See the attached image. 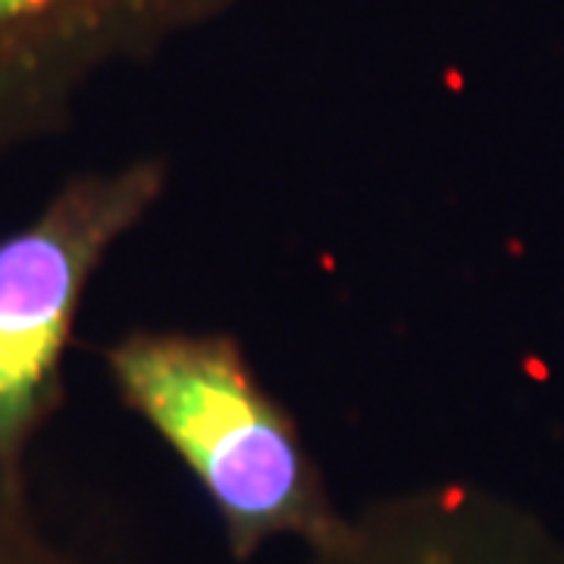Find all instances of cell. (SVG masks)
<instances>
[{
    "label": "cell",
    "instance_id": "cell-3",
    "mask_svg": "<svg viewBox=\"0 0 564 564\" xmlns=\"http://www.w3.org/2000/svg\"><path fill=\"white\" fill-rule=\"evenodd\" d=\"M304 564H564L462 489H414L367 505L307 545Z\"/></svg>",
    "mask_w": 564,
    "mask_h": 564
},
{
    "label": "cell",
    "instance_id": "cell-4",
    "mask_svg": "<svg viewBox=\"0 0 564 564\" xmlns=\"http://www.w3.org/2000/svg\"><path fill=\"white\" fill-rule=\"evenodd\" d=\"M0 564H88L44 518L25 464L0 462Z\"/></svg>",
    "mask_w": 564,
    "mask_h": 564
},
{
    "label": "cell",
    "instance_id": "cell-5",
    "mask_svg": "<svg viewBox=\"0 0 564 564\" xmlns=\"http://www.w3.org/2000/svg\"><path fill=\"white\" fill-rule=\"evenodd\" d=\"M39 7H61V10H85L91 0H32Z\"/></svg>",
    "mask_w": 564,
    "mask_h": 564
},
{
    "label": "cell",
    "instance_id": "cell-1",
    "mask_svg": "<svg viewBox=\"0 0 564 564\" xmlns=\"http://www.w3.org/2000/svg\"><path fill=\"white\" fill-rule=\"evenodd\" d=\"M107 364L122 402L198 480L236 558L276 540L307 549L339 527L295 423L254 383L236 345L148 333L113 345Z\"/></svg>",
    "mask_w": 564,
    "mask_h": 564
},
{
    "label": "cell",
    "instance_id": "cell-2",
    "mask_svg": "<svg viewBox=\"0 0 564 564\" xmlns=\"http://www.w3.org/2000/svg\"><path fill=\"white\" fill-rule=\"evenodd\" d=\"M158 185L148 163L85 173L0 242V462L25 464L61 399L63 351L88 280Z\"/></svg>",
    "mask_w": 564,
    "mask_h": 564
}]
</instances>
